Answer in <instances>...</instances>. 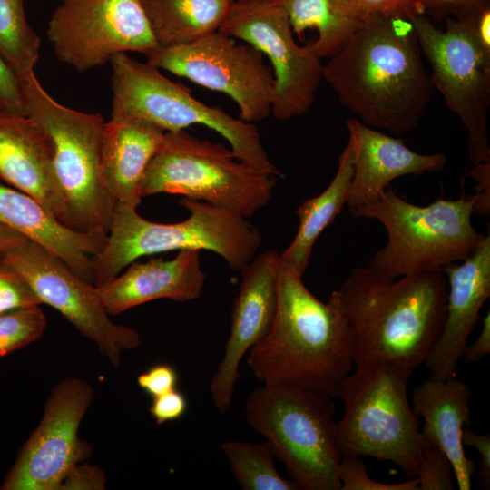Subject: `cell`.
<instances>
[{
	"label": "cell",
	"instance_id": "obj_1",
	"mask_svg": "<svg viewBox=\"0 0 490 490\" xmlns=\"http://www.w3.org/2000/svg\"><path fill=\"white\" fill-rule=\"evenodd\" d=\"M409 15L359 21L323 66V79L362 123L403 135L429 105L433 84Z\"/></svg>",
	"mask_w": 490,
	"mask_h": 490
},
{
	"label": "cell",
	"instance_id": "obj_2",
	"mask_svg": "<svg viewBox=\"0 0 490 490\" xmlns=\"http://www.w3.org/2000/svg\"><path fill=\"white\" fill-rule=\"evenodd\" d=\"M331 295L348 318L356 367L388 363L413 373L443 329L447 279L441 270L390 279L357 267Z\"/></svg>",
	"mask_w": 490,
	"mask_h": 490
},
{
	"label": "cell",
	"instance_id": "obj_3",
	"mask_svg": "<svg viewBox=\"0 0 490 490\" xmlns=\"http://www.w3.org/2000/svg\"><path fill=\"white\" fill-rule=\"evenodd\" d=\"M248 365L262 384H282L338 397L354 361L350 327L330 295L317 299L280 259L272 325L249 351Z\"/></svg>",
	"mask_w": 490,
	"mask_h": 490
},
{
	"label": "cell",
	"instance_id": "obj_4",
	"mask_svg": "<svg viewBox=\"0 0 490 490\" xmlns=\"http://www.w3.org/2000/svg\"><path fill=\"white\" fill-rule=\"evenodd\" d=\"M189 217L176 223L142 218L136 210L115 204L105 244L93 257V285L102 286L141 257L184 250L219 254L240 270L260 250V230L246 218L212 204L182 197Z\"/></svg>",
	"mask_w": 490,
	"mask_h": 490
},
{
	"label": "cell",
	"instance_id": "obj_5",
	"mask_svg": "<svg viewBox=\"0 0 490 490\" xmlns=\"http://www.w3.org/2000/svg\"><path fill=\"white\" fill-rule=\"evenodd\" d=\"M475 194L413 204L389 186L372 202L351 210L355 218L378 220L387 234V245L368 266L390 279L427 270L469 258L485 240L472 224Z\"/></svg>",
	"mask_w": 490,
	"mask_h": 490
},
{
	"label": "cell",
	"instance_id": "obj_6",
	"mask_svg": "<svg viewBox=\"0 0 490 490\" xmlns=\"http://www.w3.org/2000/svg\"><path fill=\"white\" fill-rule=\"evenodd\" d=\"M412 373L388 363L356 367L341 384L344 414L336 424L342 456H369L395 463L408 478L416 477L423 440L407 397Z\"/></svg>",
	"mask_w": 490,
	"mask_h": 490
},
{
	"label": "cell",
	"instance_id": "obj_7",
	"mask_svg": "<svg viewBox=\"0 0 490 490\" xmlns=\"http://www.w3.org/2000/svg\"><path fill=\"white\" fill-rule=\"evenodd\" d=\"M332 399L314 389L263 384L245 405L247 423L266 439L299 489L341 488Z\"/></svg>",
	"mask_w": 490,
	"mask_h": 490
},
{
	"label": "cell",
	"instance_id": "obj_8",
	"mask_svg": "<svg viewBox=\"0 0 490 490\" xmlns=\"http://www.w3.org/2000/svg\"><path fill=\"white\" fill-rule=\"evenodd\" d=\"M22 85L27 115L42 127L52 144L53 170L65 202L68 227L107 237L116 203L102 173L103 118L59 103L35 74L22 81Z\"/></svg>",
	"mask_w": 490,
	"mask_h": 490
},
{
	"label": "cell",
	"instance_id": "obj_9",
	"mask_svg": "<svg viewBox=\"0 0 490 490\" xmlns=\"http://www.w3.org/2000/svg\"><path fill=\"white\" fill-rule=\"evenodd\" d=\"M276 184L277 176L243 163L223 143L181 130L165 132L141 191L142 197L179 194L249 218L270 201Z\"/></svg>",
	"mask_w": 490,
	"mask_h": 490
},
{
	"label": "cell",
	"instance_id": "obj_10",
	"mask_svg": "<svg viewBox=\"0 0 490 490\" xmlns=\"http://www.w3.org/2000/svg\"><path fill=\"white\" fill-rule=\"evenodd\" d=\"M112 66L111 118L138 117L164 132L200 124L221 135L237 158L252 169L283 177L270 161L258 128L197 100L191 90L164 76L159 68L126 53L114 54Z\"/></svg>",
	"mask_w": 490,
	"mask_h": 490
},
{
	"label": "cell",
	"instance_id": "obj_11",
	"mask_svg": "<svg viewBox=\"0 0 490 490\" xmlns=\"http://www.w3.org/2000/svg\"><path fill=\"white\" fill-rule=\"evenodd\" d=\"M422 54L431 66V81L447 107L468 132L467 152L473 164L490 162L487 119L490 107V54L456 17L445 30L423 14L409 15Z\"/></svg>",
	"mask_w": 490,
	"mask_h": 490
},
{
	"label": "cell",
	"instance_id": "obj_12",
	"mask_svg": "<svg viewBox=\"0 0 490 490\" xmlns=\"http://www.w3.org/2000/svg\"><path fill=\"white\" fill-rule=\"evenodd\" d=\"M219 31L267 56L274 76L271 114L276 119L307 113L323 79L324 64L312 43H296L288 15L278 1L236 0Z\"/></svg>",
	"mask_w": 490,
	"mask_h": 490
},
{
	"label": "cell",
	"instance_id": "obj_13",
	"mask_svg": "<svg viewBox=\"0 0 490 490\" xmlns=\"http://www.w3.org/2000/svg\"><path fill=\"white\" fill-rule=\"evenodd\" d=\"M145 56L159 69L227 94L244 122L252 123L271 114L272 70L249 44H237L217 31L188 44L159 45Z\"/></svg>",
	"mask_w": 490,
	"mask_h": 490
},
{
	"label": "cell",
	"instance_id": "obj_14",
	"mask_svg": "<svg viewBox=\"0 0 490 490\" xmlns=\"http://www.w3.org/2000/svg\"><path fill=\"white\" fill-rule=\"evenodd\" d=\"M0 265L21 276L41 303L47 304L68 320L83 337L93 341L113 366L123 351L136 348V330L114 323L97 287L75 275L57 256L24 239L0 251Z\"/></svg>",
	"mask_w": 490,
	"mask_h": 490
},
{
	"label": "cell",
	"instance_id": "obj_15",
	"mask_svg": "<svg viewBox=\"0 0 490 490\" xmlns=\"http://www.w3.org/2000/svg\"><path fill=\"white\" fill-rule=\"evenodd\" d=\"M46 36L58 59L78 72L114 54H147L159 46L140 0H64L52 15Z\"/></svg>",
	"mask_w": 490,
	"mask_h": 490
},
{
	"label": "cell",
	"instance_id": "obj_16",
	"mask_svg": "<svg viewBox=\"0 0 490 490\" xmlns=\"http://www.w3.org/2000/svg\"><path fill=\"white\" fill-rule=\"evenodd\" d=\"M94 397L91 384L65 377L52 389L44 414L19 450L1 490H60L69 473L91 453L78 437Z\"/></svg>",
	"mask_w": 490,
	"mask_h": 490
},
{
	"label": "cell",
	"instance_id": "obj_17",
	"mask_svg": "<svg viewBox=\"0 0 490 490\" xmlns=\"http://www.w3.org/2000/svg\"><path fill=\"white\" fill-rule=\"evenodd\" d=\"M280 253L256 254L240 270L241 282L230 313L225 351L210 385L216 408L225 414L232 405L241 359L270 330L278 304Z\"/></svg>",
	"mask_w": 490,
	"mask_h": 490
},
{
	"label": "cell",
	"instance_id": "obj_18",
	"mask_svg": "<svg viewBox=\"0 0 490 490\" xmlns=\"http://www.w3.org/2000/svg\"><path fill=\"white\" fill-rule=\"evenodd\" d=\"M441 270L447 279L446 318L424 363L431 371L430 377L446 379L455 376L468 337L490 296L489 234L464 263H450Z\"/></svg>",
	"mask_w": 490,
	"mask_h": 490
},
{
	"label": "cell",
	"instance_id": "obj_19",
	"mask_svg": "<svg viewBox=\"0 0 490 490\" xmlns=\"http://www.w3.org/2000/svg\"><path fill=\"white\" fill-rule=\"evenodd\" d=\"M353 157L348 211L379 198L392 181L405 175L439 172L446 164L444 153L421 154L358 119L347 120Z\"/></svg>",
	"mask_w": 490,
	"mask_h": 490
},
{
	"label": "cell",
	"instance_id": "obj_20",
	"mask_svg": "<svg viewBox=\"0 0 490 490\" xmlns=\"http://www.w3.org/2000/svg\"><path fill=\"white\" fill-rule=\"evenodd\" d=\"M0 179L37 200L68 226L50 139L28 115L0 111Z\"/></svg>",
	"mask_w": 490,
	"mask_h": 490
},
{
	"label": "cell",
	"instance_id": "obj_21",
	"mask_svg": "<svg viewBox=\"0 0 490 490\" xmlns=\"http://www.w3.org/2000/svg\"><path fill=\"white\" fill-rule=\"evenodd\" d=\"M198 250H184L171 260L133 261L127 270L97 287L109 315L160 299L188 302L200 298L206 279Z\"/></svg>",
	"mask_w": 490,
	"mask_h": 490
},
{
	"label": "cell",
	"instance_id": "obj_22",
	"mask_svg": "<svg viewBox=\"0 0 490 490\" xmlns=\"http://www.w3.org/2000/svg\"><path fill=\"white\" fill-rule=\"evenodd\" d=\"M0 223L44 247L93 284V257L102 250L107 237L73 230L34 198L1 184Z\"/></svg>",
	"mask_w": 490,
	"mask_h": 490
},
{
	"label": "cell",
	"instance_id": "obj_23",
	"mask_svg": "<svg viewBox=\"0 0 490 490\" xmlns=\"http://www.w3.org/2000/svg\"><path fill=\"white\" fill-rule=\"evenodd\" d=\"M470 397L468 386L455 376L446 379L429 377L412 393V408L424 420L422 439L446 455L460 490L472 488L476 467L466 457L461 437L464 426L471 423Z\"/></svg>",
	"mask_w": 490,
	"mask_h": 490
},
{
	"label": "cell",
	"instance_id": "obj_24",
	"mask_svg": "<svg viewBox=\"0 0 490 490\" xmlns=\"http://www.w3.org/2000/svg\"><path fill=\"white\" fill-rule=\"evenodd\" d=\"M165 132L143 119L128 116L105 122L101 147L104 183L116 204L136 210L143 198L146 169Z\"/></svg>",
	"mask_w": 490,
	"mask_h": 490
},
{
	"label": "cell",
	"instance_id": "obj_25",
	"mask_svg": "<svg viewBox=\"0 0 490 490\" xmlns=\"http://www.w3.org/2000/svg\"><path fill=\"white\" fill-rule=\"evenodd\" d=\"M352 175V150L348 142L338 157V170L327 188L318 195L305 200L296 210L299 227L289 245L280 253V259L298 275L303 277L317 240L347 204Z\"/></svg>",
	"mask_w": 490,
	"mask_h": 490
},
{
	"label": "cell",
	"instance_id": "obj_26",
	"mask_svg": "<svg viewBox=\"0 0 490 490\" xmlns=\"http://www.w3.org/2000/svg\"><path fill=\"white\" fill-rule=\"evenodd\" d=\"M236 0H143L161 46L188 44L217 32Z\"/></svg>",
	"mask_w": 490,
	"mask_h": 490
},
{
	"label": "cell",
	"instance_id": "obj_27",
	"mask_svg": "<svg viewBox=\"0 0 490 490\" xmlns=\"http://www.w3.org/2000/svg\"><path fill=\"white\" fill-rule=\"evenodd\" d=\"M285 9L293 33L318 32L312 43L321 59L331 57L345 43L359 21L338 13L330 0H276Z\"/></svg>",
	"mask_w": 490,
	"mask_h": 490
},
{
	"label": "cell",
	"instance_id": "obj_28",
	"mask_svg": "<svg viewBox=\"0 0 490 490\" xmlns=\"http://www.w3.org/2000/svg\"><path fill=\"white\" fill-rule=\"evenodd\" d=\"M231 471L243 490H297L298 485L283 478L274 466L275 456L267 441L221 443Z\"/></svg>",
	"mask_w": 490,
	"mask_h": 490
},
{
	"label": "cell",
	"instance_id": "obj_29",
	"mask_svg": "<svg viewBox=\"0 0 490 490\" xmlns=\"http://www.w3.org/2000/svg\"><path fill=\"white\" fill-rule=\"evenodd\" d=\"M41 41L26 20L23 0H0V54L22 81L34 74Z\"/></svg>",
	"mask_w": 490,
	"mask_h": 490
},
{
	"label": "cell",
	"instance_id": "obj_30",
	"mask_svg": "<svg viewBox=\"0 0 490 490\" xmlns=\"http://www.w3.org/2000/svg\"><path fill=\"white\" fill-rule=\"evenodd\" d=\"M46 326L47 319L40 306L0 314V358L38 340Z\"/></svg>",
	"mask_w": 490,
	"mask_h": 490
},
{
	"label": "cell",
	"instance_id": "obj_31",
	"mask_svg": "<svg viewBox=\"0 0 490 490\" xmlns=\"http://www.w3.org/2000/svg\"><path fill=\"white\" fill-rule=\"evenodd\" d=\"M416 477L419 490L454 489V469L448 457L438 446L424 440Z\"/></svg>",
	"mask_w": 490,
	"mask_h": 490
},
{
	"label": "cell",
	"instance_id": "obj_32",
	"mask_svg": "<svg viewBox=\"0 0 490 490\" xmlns=\"http://www.w3.org/2000/svg\"><path fill=\"white\" fill-rule=\"evenodd\" d=\"M340 490H419L417 477L400 483H382L371 479L358 456H342L338 466Z\"/></svg>",
	"mask_w": 490,
	"mask_h": 490
},
{
	"label": "cell",
	"instance_id": "obj_33",
	"mask_svg": "<svg viewBox=\"0 0 490 490\" xmlns=\"http://www.w3.org/2000/svg\"><path fill=\"white\" fill-rule=\"evenodd\" d=\"M340 15L356 21H362L377 15L416 14L413 0H330Z\"/></svg>",
	"mask_w": 490,
	"mask_h": 490
},
{
	"label": "cell",
	"instance_id": "obj_34",
	"mask_svg": "<svg viewBox=\"0 0 490 490\" xmlns=\"http://www.w3.org/2000/svg\"><path fill=\"white\" fill-rule=\"evenodd\" d=\"M41 304L40 299L21 276L0 265V314Z\"/></svg>",
	"mask_w": 490,
	"mask_h": 490
},
{
	"label": "cell",
	"instance_id": "obj_35",
	"mask_svg": "<svg viewBox=\"0 0 490 490\" xmlns=\"http://www.w3.org/2000/svg\"><path fill=\"white\" fill-rule=\"evenodd\" d=\"M0 111L27 115L22 82L0 54Z\"/></svg>",
	"mask_w": 490,
	"mask_h": 490
},
{
	"label": "cell",
	"instance_id": "obj_36",
	"mask_svg": "<svg viewBox=\"0 0 490 490\" xmlns=\"http://www.w3.org/2000/svg\"><path fill=\"white\" fill-rule=\"evenodd\" d=\"M138 386L152 398L177 388L179 375L167 363L155 364L137 377Z\"/></svg>",
	"mask_w": 490,
	"mask_h": 490
},
{
	"label": "cell",
	"instance_id": "obj_37",
	"mask_svg": "<svg viewBox=\"0 0 490 490\" xmlns=\"http://www.w3.org/2000/svg\"><path fill=\"white\" fill-rule=\"evenodd\" d=\"M188 409L185 395L177 388L152 397L149 412L156 425L181 419Z\"/></svg>",
	"mask_w": 490,
	"mask_h": 490
},
{
	"label": "cell",
	"instance_id": "obj_38",
	"mask_svg": "<svg viewBox=\"0 0 490 490\" xmlns=\"http://www.w3.org/2000/svg\"><path fill=\"white\" fill-rule=\"evenodd\" d=\"M105 485V474L99 466L80 463L63 481L60 490H103Z\"/></svg>",
	"mask_w": 490,
	"mask_h": 490
},
{
	"label": "cell",
	"instance_id": "obj_39",
	"mask_svg": "<svg viewBox=\"0 0 490 490\" xmlns=\"http://www.w3.org/2000/svg\"><path fill=\"white\" fill-rule=\"evenodd\" d=\"M462 443L474 447L481 456L477 478L483 489L490 488V435L477 434L468 428L462 430Z\"/></svg>",
	"mask_w": 490,
	"mask_h": 490
},
{
	"label": "cell",
	"instance_id": "obj_40",
	"mask_svg": "<svg viewBox=\"0 0 490 490\" xmlns=\"http://www.w3.org/2000/svg\"><path fill=\"white\" fill-rule=\"evenodd\" d=\"M466 174L477 182L473 215H488L490 212V162L474 164Z\"/></svg>",
	"mask_w": 490,
	"mask_h": 490
},
{
	"label": "cell",
	"instance_id": "obj_41",
	"mask_svg": "<svg viewBox=\"0 0 490 490\" xmlns=\"http://www.w3.org/2000/svg\"><path fill=\"white\" fill-rule=\"evenodd\" d=\"M480 0H413L416 14L443 17L454 15L458 11Z\"/></svg>",
	"mask_w": 490,
	"mask_h": 490
},
{
	"label": "cell",
	"instance_id": "obj_42",
	"mask_svg": "<svg viewBox=\"0 0 490 490\" xmlns=\"http://www.w3.org/2000/svg\"><path fill=\"white\" fill-rule=\"evenodd\" d=\"M490 352V313L482 319V331L474 343L466 344L462 358L467 363H474Z\"/></svg>",
	"mask_w": 490,
	"mask_h": 490
},
{
	"label": "cell",
	"instance_id": "obj_43",
	"mask_svg": "<svg viewBox=\"0 0 490 490\" xmlns=\"http://www.w3.org/2000/svg\"><path fill=\"white\" fill-rule=\"evenodd\" d=\"M25 239L21 233L0 223V251L14 246Z\"/></svg>",
	"mask_w": 490,
	"mask_h": 490
},
{
	"label": "cell",
	"instance_id": "obj_44",
	"mask_svg": "<svg viewBox=\"0 0 490 490\" xmlns=\"http://www.w3.org/2000/svg\"><path fill=\"white\" fill-rule=\"evenodd\" d=\"M242 1H259V2H266V1H275V0H242Z\"/></svg>",
	"mask_w": 490,
	"mask_h": 490
},
{
	"label": "cell",
	"instance_id": "obj_45",
	"mask_svg": "<svg viewBox=\"0 0 490 490\" xmlns=\"http://www.w3.org/2000/svg\"><path fill=\"white\" fill-rule=\"evenodd\" d=\"M141 2L143 1V0H140Z\"/></svg>",
	"mask_w": 490,
	"mask_h": 490
},
{
	"label": "cell",
	"instance_id": "obj_46",
	"mask_svg": "<svg viewBox=\"0 0 490 490\" xmlns=\"http://www.w3.org/2000/svg\"><path fill=\"white\" fill-rule=\"evenodd\" d=\"M61 1H64V0H61Z\"/></svg>",
	"mask_w": 490,
	"mask_h": 490
}]
</instances>
